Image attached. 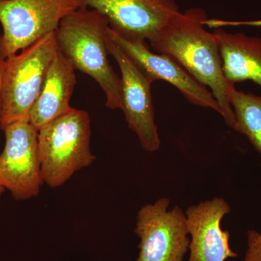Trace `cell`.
<instances>
[{
	"mask_svg": "<svg viewBox=\"0 0 261 261\" xmlns=\"http://www.w3.org/2000/svg\"><path fill=\"white\" fill-rule=\"evenodd\" d=\"M3 130L5 144L0 154V185L16 200L37 197L44 184L38 130L29 121L15 122Z\"/></svg>",
	"mask_w": 261,
	"mask_h": 261,
	"instance_id": "cell-7",
	"label": "cell"
},
{
	"mask_svg": "<svg viewBox=\"0 0 261 261\" xmlns=\"http://www.w3.org/2000/svg\"><path fill=\"white\" fill-rule=\"evenodd\" d=\"M207 15L201 8L178 13L150 43L156 53L169 57L211 92L221 109V116L230 128L236 129L237 122L230 103L220 45L214 33L205 25Z\"/></svg>",
	"mask_w": 261,
	"mask_h": 261,
	"instance_id": "cell-1",
	"label": "cell"
},
{
	"mask_svg": "<svg viewBox=\"0 0 261 261\" xmlns=\"http://www.w3.org/2000/svg\"><path fill=\"white\" fill-rule=\"evenodd\" d=\"M91 135L89 113L73 108L39 130L44 183L61 187L76 171L93 163L96 156L90 149Z\"/></svg>",
	"mask_w": 261,
	"mask_h": 261,
	"instance_id": "cell-3",
	"label": "cell"
},
{
	"mask_svg": "<svg viewBox=\"0 0 261 261\" xmlns=\"http://www.w3.org/2000/svg\"><path fill=\"white\" fill-rule=\"evenodd\" d=\"M75 70L69 60L58 48L29 114V123L38 132L71 109L70 99L76 84Z\"/></svg>",
	"mask_w": 261,
	"mask_h": 261,
	"instance_id": "cell-12",
	"label": "cell"
},
{
	"mask_svg": "<svg viewBox=\"0 0 261 261\" xmlns=\"http://www.w3.org/2000/svg\"><path fill=\"white\" fill-rule=\"evenodd\" d=\"M108 37L151 82H167L176 87L191 104L211 108L221 114V109L212 92L171 58L151 51L145 41L126 39L118 35L111 27L108 29Z\"/></svg>",
	"mask_w": 261,
	"mask_h": 261,
	"instance_id": "cell-10",
	"label": "cell"
},
{
	"mask_svg": "<svg viewBox=\"0 0 261 261\" xmlns=\"http://www.w3.org/2000/svg\"><path fill=\"white\" fill-rule=\"evenodd\" d=\"M228 94L237 122L235 130L246 136L261 154V96L238 91L232 83Z\"/></svg>",
	"mask_w": 261,
	"mask_h": 261,
	"instance_id": "cell-14",
	"label": "cell"
},
{
	"mask_svg": "<svg viewBox=\"0 0 261 261\" xmlns=\"http://www.w3.org/2000/svg\"><path fill=\"white\" fill-rule=\"evenodd\" d=\"M56 32L6 58L0 128L29 121L57 50Z\"/></svg>",
	"mask_w": 261,
	"mask_h": 261,
	"instance_id": "cell-4",
	"label": "cell"
},
{
	"mask_svg": "<svg viewBox=\"0 0 261 261\" xmlns=\"http://www.w3.org/2000/svg\"><path fill=\"white\" fill-rule=\"evenodd\" d=\"M5 188L1 185H0V197L3 195V192H4Z\"/></svg>",
	"mask_w": 261,
	"mask_h": 261,
	"instance_id": "cell-17",
	"label": "cell"
},
{
	"mask_svg": "<svg viewBox=\"0 0 261 261\" xmlns=\"http://www.w3.org/2000/svg\"><path fill=\"white\" fill-rule=\"evenodd\" d=\"M109 21L97 10L82 7L67 15L56 31L58 49L75 70L89 75L106 94V106L123 109L121 78L109 61Z\"/></svg>",
	"mask_w": 261,
	"mask_h": 261,
	"instance_id": "cell-2",
	"label": "cell"
},
{
	"mask_svg": "<svg viewBox=\"0 0 261 261\" xmlns=\"http://www.w3.org/2000/svg\"><path fill=\"white\" fill-rule=\"evenodd\" d=\"M82 0H0V55L6 59L55 32Z\"/></svg>",
	"mask_w": 261,
	"mask_h": 261,
	"instance_id": "cell-5",
	"label": "cell"
},
{
	"mask_svg": "<svg viewBox=\"0 0 261 261\" xmlns=\"http://www.w3.org/2000/svg\"><path fill=\"white\" fill-rule=\"evenodd\" d=\"M214 33L219 40L226 80L233 84L250 80L261 87V38L221 29Z\"/></svg>",
	"mask_w": 261,
	"mask_h": 261,
	"instance_id": "cell-13",
	"label": "cell"
},
{
	"mask_svg": "<svg viewBox=\"0 0 261 261\" xmlns=\"http://www.w3.org/2000/svg\"><path fill=\"white\" fill-rule=\"evenodd\" d=\"M170 200L162 197L140 209L135 233L140 239L135 261H184L190 247L186 215L178 205L168 211Z\"/></svg>",
	"mask_w": 261,
	"mask_h": 261,
	"instance_id": "cell-6",
	"label": "cell"
},
{
	"mask_svg": "<svg viewBox=\"0 0 261 261\" xmlns=\"http://www.w3.org/2000/svg\"><path fill=\"white\" fill-rule=\"evenodd\" d=\"M6 65V59L0 55V122H1L2 110H3V80Z\"/></svg>",
	"mask_w": 261,
	"mask_h": 261,
	"instance_id": "cell-16",
	"label": "cell"
},
{
	"mask_svg": "<svg viewBox=\"0 0 261 261\" xmlns=\"http://www.w3.org/2000/svg\"><path fill=\"white\" fill-rule=\"evenodd\" d=\"M248 248L244 261H261V234L255 231L247 233Z\"/></svg>",
	"mask_w": 261,
	"mask_h": 261,
	"instance_id": "cell-15",
	"label": "cell"
},
{
	"mask_svg": "<svg viewBox=\"0 0 261 261\" xmlns=\"http://www.w3.org/2000/svg\"><path fill=\"white\" fill-rule=\"evenodd\" d=\"M108 49L121 70L122 111L128 128L137 135L142 148L155 152L160 148L161 140L154 121L152 82L109 37Z\"/></svg>",
	"mask_w": 261,
	"mask_h": 261,
	"instance_id": "cell-9",
	"label": "cell"
},
{
	"mask_svg": "<svg viewBox=\"0 0 261 261\" xmlns=\"http://www.w3.org/2000/svg\"><path fill=\"white\" fill-rule=\"evenodd\" d=\"M86 8L107 18L121 37L149 42L180 13L176 0H82Z\"/></svg>",
	"mask_w": 261,
	"mask_h": 261,
	"instance_id": "cell-8",
	"label": "cell"
},
{
	"mask_svg": "<svg viewBox=\"0 0 261 261\" xmlns=\"http://www.w3.org/2000/svg\"><path fill=\"white\" fill-rule=\"evenodd\" d=\"M230 211L229 205L221 197L187 208L185 215L191 236L188 261H225L238 256L230 248L229 232L221 226L223 218Z\"/></svg>",
	"mask_w": 261,
	"mask_h": 261,
	"instance_id": "cell-11",
	"label": "cell"
}]
</instances>
